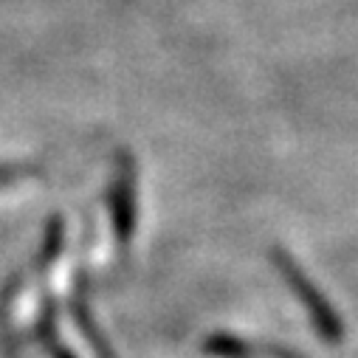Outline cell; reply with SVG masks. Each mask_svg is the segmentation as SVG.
Instances as JSON below:
<instances>
[{
	"mask_svg": "<svg viewBox=\"0 0 358 358\" xmlns=\"http://www.w3.org/2000/svg\"><path fill=\"white\" fill-rule=\"evenodd\" d=\"M110 206H113V220H116V229L122 237L130 234L133 229V178L130 172H122L119 181L113 187V195H110Z\"/></svg>",
	"mask_w": 358,
	"mask_h": 358,
	"instance_id": "2",
	"label": "cell"
},
{
	"mask_svg": "<svg viewBox=\"0 0 358 358\" xmlns=\"http://www.w3.org/2000/svg\"><path fill=\"white\" fill-rule=\"evenodd\" d=\"M37 169L34 166H26V164H0V187H9V184H17L23 181L26 175H34Z\"/></svg>",
	"mask_w": 358,
	"mask_h": 358,
	"instance_id": "3",
	"label": "cell"
},
{
	"mask_svg": "<svg viewBox=\"0 0 358 358\" xmlns=\"http://www.w3.org/2000/svg\"><path fill=\"white\" fill-rule=\"evenodd\" d=\"M280 265H282L285 277L291 280V285H294V288H299V294H302V299L308 302V308H310V310H316L313 316H319L322 327L333 333V330H336V322H333V316H330L327 305H324V302L319 299V294H316V291H310V285H308V282H305V277L299 274V268H296V265H294L291 259H285V257H280Z\"/></svg>",
	"mask_w": 358,
	"mask_h": 358,
	"instance_id": "1",
	"label": "cell"
}]
</instances>
